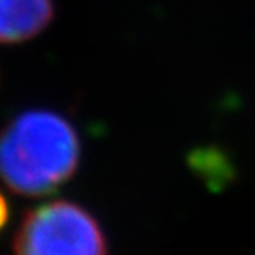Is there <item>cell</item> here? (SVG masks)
<instances>
[{"instance_id": "4", "label": "cell", "mask_w": 255, "mask_h": 255, "mask_svg": "<svg viewBox=\"0 0 255 255\" xmlns=\"http://www.w3.org/2000/svg\"><path fill=\"white\" fill-rule=\"evenodd\" d=\"M9 220V206H7V200L4 199V195L0 193V231L5 227V223Z\"/></svg>"}, {"instance_id": "3", "label": "cell", "mask_w": 255, "mask_h": 255, "mask_svg": "<svg viewBox=\"0 0 255 255\" xmlns=\"http://www.w3.org/2000/svg\"><path fill=\"white\" fill-rule=\"evenodd\" d=\"M53 0H0V44H20L48 28Z\"/></svg>"}, {"instance_id": "1", "label": "cell", "mask_w": 255, "mask_h": 255, "mask_svg": "<svg viewBox=\"0 0 255 255\" xmlns=\"http://www.w3.org/2000/svg\"><path fill=\"white\" fill-rule=\"evenodd\" d=\"M75 126L52 110H27L0 133V179L23 197L50 195L78 170Z\"/></svg>"}, {"instance_id": "2", "label": "cell", "mask_w": 255, "mask_h": 255, "mask_svg": "<svg viewBox=\"0 0 255 255\" xmlns=\"http://www.w3.org/2000/svg\"><path fill=\"white\" fill-rule=\"evenodd\" d=\"M14 255H107L100 222L69 200H50L34 207L14 236Z\"/></svg>"}]
</instances>
